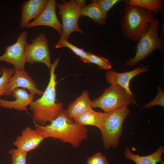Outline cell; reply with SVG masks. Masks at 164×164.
Here are the masks:
<instances>
[{"mask_svg": "<svg viewBox=\"0 0 164 164\" xmlns=\"http://www.w3.org/2000/svg\"><path fill=\"white\" fill-rule=\"evenodd\" d=\"M164 164V160L162 159V161L161 162V163L159 164Z\"/></svg>", "mask_w": 164, "mask_h": 164, "instance_id": "obj_29", "label": "cell"}, {"mask_svg": "<svg viewBox=\"0 0 164 164\" xmlns=\"http://www.w3.org/2000/svg\"><path fill=\"white\" fill-rule=\"evenodd\" d=\"M2 75V72L0 71V76Z\"/></svg>", "mask_w": 164, "mask_h": 164, "instance_id": "obj_30", "label": "cell"}, {"mask_svg": "<svg viewBox=\"0 0 164 164\" xmlns=\"http://www.w3.org/2000/svg\"><path fill=\"white\" fill-rule=\"evenodd\" d=\"M156 19L152 12L125 3L120 21L121 31L125 37L137 43Z\"/></svg>", "mask_w": 164, "mask_h": 164, "instance_id": "obj_3", "label": "cell"}, {"mask_svg": "<svg viewBox=\"0 0 164 164\" xmlns=\"http://www.w3.org/2000/svg\"><path fill=\"white\" fill-rule=\"evenodd\" d=\"M84 62L95 64L103 70H110L111 68V64L108 59L90 52H89L87 57Z\"/></svg>", "mask_w": 164, "mask_h": 164, "instance_id": "obj_23", "label": "cell"}, {"mask_svg": "<svg viewBox=\"0 0 164 164\" xmlns=\"http://www.w3.org/2000/svg\"><path fill=\"white\" fill-rule=\"evenodd\" d=\"M93 108L92 101L90 99L89 93L84 91L70 103L66 111L67 115L73 118Z\"/></svg>", "mask_w": 164, "mask_h": 164, "instance_id": "obj_16", "label": "cell"}, {"mask_svg": "<svg viewBox=\"0 0 164 164\" xmlns=\"http://www.w3.org/2000/svg\"><path fill=\"white\" fill-rule=\"evenodd\" d=\"M159 27V21L156 19L150 24L148 30L137 43L135 55L126 61L125 63L126 66L128 67L135 66L156 50L164 53V41L158 33Z\"/></svg>", "mask_w": 164, "mask_h": 164, "instance_id": "obj_5", "label": "cell"}, {"mask_svg": "<svg viewBox=\"0 0 164 164\" xmlns=\"http://www.w3.org/2000/svg\"><path fill=\"white\" fill-rule=\"evenodd\" d=\"M130 112L127 107L121 108L104 113L100 129L104 147L109 149L116 148L122 132L123 123Z\"/></svg>", "mask_w": 164, "mask_h": 164, "instance_id": "obj_4", "label": "cell"}, {"mask_svg": "<svg viewBox=\"0 0 164 164\" xmlns=\"http://www.w3.org/2000/svg\"><path fill=\"white\" fill-rule=\"evenodd\" d=\"M164 106V93L160 86L158 87L157 94L154 99L150 102L145 104L144 107L146 108H151L155 105Z\"/></svg>", "mask_w": 164, "mask_h": 164, "instance_id": "obj_25", "label": "cell"}, {"mask_svg": "<svg viewBox=\"0 0 164 164\" xmlns=\"http://www.w3.org/2000/svg\"><path fill=\"white\" fill-rule=\"evenodd\" d=\"M60 58L56 59L51 64L49 70V81L42 96L29 105L33 120L39 125H44L47 122H51L65 110L62 103H56V86L57 82L55 72Z\"/></svg>", "mask_w": 164, "mask_h": 164, "instance_id": "obj_2", "label": "cell"}, {"mask_svg": "<svg viewBox=\"0 0 164 164\" xmlns=\"http://www.w3.org/2000/svg\"><path fill=\"white\" fill-rule=\"evenodd\" d=\"M100 8L104 12L108 13V11L115 4L121 1L120 0H94Z\"/></svg>", "mask_w": 164, "mask_h": 164, "instance_id": "obj_26", "label": "cell"}, {"mask_svg": "<svg viewBox=\"0 0 164 164\" xmlns=\"http://www.w3.org/2000/svg\"><path fill=\"white\" fill-rule=\"evenodd\" d=\"M125 3L135 5L158 14L161 11L164 15V1L162 0H129Z\"/></svg>", "mask_w": 164, "mask_h": 164, "instance_id": "obj_20", "label": "cell"}, {"mask_svg": "<svg viewBox=\"0 0 164 164\" xmlns=\"http://www.w3.org/2000/svg\"><path fill=\"white\" fill-rule=\"evenodd\" d=\"M67 47L70 49L76 55L79 56L84 62L87 57L89 52L85 51L82 48H80L70 43L68 39L61 36L55 46L56 48Z\"/></svg>", "mask_w": 164, "mask_h": 164, "instance_id": "obj_21", "label": "cell"}, {"mask_svg": "<svg viewBox=\"0 0 164 164\" xmlns=\"http://www.w3.org/2000/svg\"><path fill=\"white\" fill-rule=\"evenodd\" d=\"M37 86V84L25 70H15L14 74L9 79L5 95H11L14 89L20 87L27 89L32 94L41 96L44 91L38 89L36 87Z\"/></svg>", "mask_w": 164, "mask_h": 164, "instance_id": "obj_10", "label": "cell"}, {"mask_svg": "<svg viewBox=\"0 0 164 164\" xmlns=\"http://www.w3.org/2000/svg\"><path fill=\"white\" fill-rule=\"evenodd\" d=\"M45 138L36 128L27 126L21 132V135L16 138L13 144L18 149L27 153L38 147Z\"/></svg>", "mask_w": 164, "mask_h": 164, "instance_id": "obj_12", "label": "cell"}, {"mask_svg": "<svg viewBox=\"0 0 164 164\" xmlns=\"http://www.w3.org/2000/svg\"><path fill=\"white\" fill-rule=\"evenodd\" d=\"M86 164H108V162L106 157L99 152L88 158Z\"/></svg>", "mask_w": 164, "mask_h": 164, "instance_id": "obj_27", "label": "cell"}, {"mask_svg": "<svg viewBox=\"0 0 164 164\" xmlns=\"http://www.w3.org/2000/svg\"><path fill=\"white\" fill-rule=\"evenodd\" d=\"M104 115V113L96 111L92 109L73 119L74 122L80 125H92L100 129Z\"/></svg>", "mask_w": 164, "mask_h": 164, "instance_id": "obj_18", "label": "cell"}, {"mask_svg": "<svg viewBox=\"0 0 164 164\" xmlns=\"http://www.w3.org/2000/svg\"><path fill=\"white\" fill-rule=\"evenodd\" d=\"M35 128L45 138H51L78 148L82 142L88 138V128L74 122L65 110L50 124L42 125L34 122Z\"/></svg>", "mask_w": 164, "mask_h": 164, "instance_id": "obj_1", "label": "cell"}, {"mask_svg": "<svg viewBox=\"0 0 164 164\" xmlns=\"http://www.w3.org/2000/svg\"><path fill=\"white\" fill-rule=\"evenodd\" d=\"M9 153L11 156L12 164H26L27 153L17 149H10Z\"/></svg>", "mask_w": 164, "mask_h": 164, "instance_id": "obj_24", "label": "cell"}, {"mask_svg": "<svg viewBox=\"0 0 164 164\" xmlns=\"http://www.w3.org/2000/svg\"><path fill=\"white\" fill-rule=\"evenodd\" d=\"M91 3L81 9L80 15L88 17L101 25L106 24L108 13L104 12L94 0Z\"/></svg>", "mask_w": 164, "mask_h": 164, "instance_id": "obj_19", "label": "cell"}, {"mask_svg": "<svg viewBox=\"0 0 164 164\" xmlns=\"http://www.w3.org/2000/svg\"><path fill=\"white\" fill-rule=\"evenodd\" d=\"M26 44L24 53L26 62L31 64L36 63L45 64L50 70L51 65L50 52L48 46V40L43 32Z\"/></svg>", "mask_w": 164, "mask_h": 164, "instance_id": "obj_8", "label": "cell"}, {"mask_svg": "<svg viewBox=\"0 0 164 164\" xmlns=\"http://www.w3.org/2000/svg\"><path fill=\"white\" fill-rule=\"evenodd\" d=\"M75 1L77 5L81 9L86 6V0H77Z\"/></svg>", "mask_w": 164, "mask_h": 164, "instance_id": "obj_28", "label": "cell"}, {"mask_svg": "<svg viewBox=\"0 0 164 164\" xmlns=\"http://www.w3.org/2000/svg\"><path fill=\"white\" fill-rule=\"evenodd\" d=\"M28 32H22L14 44L8 46L4 53L0 56V62L10 63L14 66L15 70H25L26 62L24 53L27 43Z\"/></svg>", "mask_w": 164, "mask_h": 164, "instance_id": "obj_9", "label": "cell"}, {"mask_svg": "<svg viewBox=\"0 0 164 164\" xmlns=\"http://www.w3.org/2000/svg\"><path fill=\"white\" fill-rule=\"evenodd\" d=\"M149 69L148 66L138 67L132 70L123 73H118L109 70L106 73L107 82L110 85H118L124 88L130 95L134 96L129 87L130 80L139 74L148 72Z\"/></svg>", "mask_w": 164, "mask_h": 164, "instance_id": "obj_13", "label": "cell"}, {"mask_svg": "<svg viewBox=\"0 0 164 164\" xmlns=\"http://www.w3.org/2000/svg\"><path fill=\"white\" fill-rule=\"evenodd\" d=\"M56 3L55 0H48L47 4L41 14L37 19L29 22L26 28H31L42 26H48L56 30L61 36L62 26L57 17Z\"/></svg>", "mask_w": 164, "mask_h": 164, "instance_id": "obj_11", "label": "cell"}, {"mask_svg": "<svg viewBox=\"0 0 164 164\" xmlns=\"http://www.w3.org/2000/svg\"><path fill=\"white\" fill-rule=\"evenodd\" d=\"M56 7L59 9L61 17L62 31L61 36L68 39L70 34L75 31L84 35L78 24L81 16V8L77 5L75 0H63L62 3H56Z\"/></svg>", "mask_w": 164, "mask_h": 164, "instance_id": "obj_7", "label": "cell"}, {"mask_svg": "<svg viewBox=\"0 0 164 164\" xmlns=\"http://www.w3.org/2000/svg\"><path fill=\"white\" fill-rule=\"evenodd\" d=\"M48 0H29L25 1L21 6V15L20 28L23 29L32 19H37L45 9Z\"/></svg>", "mask_w": 164, "mask_h": 164, "instance_id": "obj_14", "label": "cell"}, {"mask_svg": "<svg viewBox=\"0 0 164 164\" xmlns=\"http://www.w3.org/2000/svg\"><path fill=\"white\" fill-rule=\"evenodd\" d=\"M2 75L0 77V96L5 95L9 79L15 73L14 69H7L4 66L0 68Z\"/></svg>", "mask_w": 164, "mask_h": 164, "instance_id": "obj_22", "label": "cell"}, {"mask_svg": "<svg viewBox=\"0 0 164 164\" xmlns=\"http://www.w3.org/2000/svg\"><path fill=\"white\" fill-rule=\"evenodd\" d=\"M164 153V146L161 145L152 154L147 156H140L133 154L129 147L127 146L125 149V156L126 158L132 160L136 164H156L162 161V155Z\"/></svg>", "mask_w": 164, "mask_h": 164, "instance_id": "obj_17", "label": "cell"}, {"mask_svg": "<svg viewBox=\"0 0 164 164\" xmlns=\"http://www.w3.org/2000/svg\"><path fill=\"white\" fill-rule=\"evenodd\" d=\"M135 103L132 95L124 88L118 85H110L99 97L92 101V106L99 108L104 113H107Z\"/></svg>", "mask_w": 164, "mask_h": 164, "instance_id": "obj_6", "label": "cell"}, {"mask_svg": "<svg viewBox=\"0 0 164 164\" xmlns=\"http://www.w3.org/2000/svg\"><path fill=\"white\" fill-rule=\"evenodd\" d=\"M15 100L8 101L0 98V107L9 109H14L19 111H27V106L33 101L34 95L29 93L24 88H17L12 92Z\"/></svg>", "mask_w": 164, "mask_h": 164, "instance_id": "obj_15", "label": "cell"}]
</instances>
